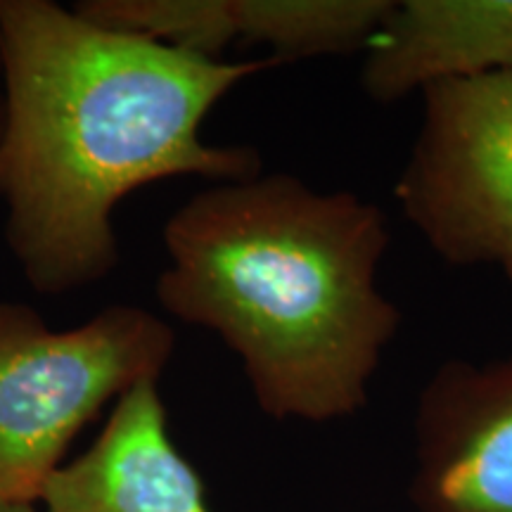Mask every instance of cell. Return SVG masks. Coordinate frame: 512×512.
<instances>
[{
	"instance_id": "cell-1",
	"label": "cell",
	"mask_w": 512,
	"mask_h": 512,
	"mask_svg": "<svg viewBox=\"0 0 512 512\" xmlns=\"http://www.w3.org/2000/svg\"><path fill=\"white\" fill-rule=\"evenodd\" d=\"M268 67L280 64L226 62L50 0H0V197L27 283L57 297L105 280L119 261L114 209L138 188L259 176V152L204 143L200 128Z\"/></svg>"
},
{
	"instance_id": "cell-2",
	"label": "cell",
	"mask_w": 512,
	"mask_h": 512,
	"mask_svg": "<svg viewBox=\"0 0 512 512\" xmlns=\"http://www.w3.org/2000/svg\"><path fill=\"white\" fill-rule=\"evenodd\" d=\"M157 299L223 339L259 408L330 422L363 411L401 328L377 285L389 223L354 192L287 174L214 183L164 226Z\"/></svg>"
},
{
	"instance_id": "cell-3",
	"label": "cell",
	"mask_w": 512,
	"mask_h": 512,
	"mask_svg": "<svg viewBox=\"0 0 512 512\" xmlns=\"http://www.w3.org/2000/svg\"><path fill=\"white\" fill-rule=\"evenodd\" d=\"M174 344L140 306L50 330L31 306L0 302V505L41 503L83 427L128 389L157 382Z\"/></svg>"
},
{
	"instance_id": "cell-4",
	"label": "cell",
	"mask_w": 512,
	"mask_h": 512,
	"mask_svg": "<svg viewBox=\"0 0 512 512\" xmlns=\"http://www.w3.org/2000/svg\"><path fill=\"white\" fill-rule=\"evenodd\" d=\"M411 155L396 178L403 216L453 266L512 280V72L425 88Z\"/></svg>"
},
{
	"instance_id": "cell-5",
	"label": "cell",
	"mask_w": 512,
	"mask_h": 512,
	"mask_svg": "<svg viewBox=\"0 0 512 512\" xmlns=\"http://www.w3.org/2000/svg\"><path fill=\"white\" fill-rule=\"evenodd\" d=\"M415 512H512V356L448 361L415 406Z\"/></svg>"
},
{
	"instance_id": "cell-6",
	"label": "cell",
	"mask_w": 512,
	"mask_h": 512,
	"mask_svg": "<svg viewBox=\"0 0 512 512\" xmlns=\"http://www.w3.org/2000/svg\"><path fill=\"white\" fill-rule=\"evenodd\" d=\"M394 0H88L76 10L138 34L221 57L230 43L268 46L278 64L366 48Z\"/></svg>"
},
{
	"instance_id": "cell-7",
	"label": "cell",
	"mask_w": 512,
	"mask_h": 512,
	"mask_svg": "<svg viewBox=\"0 0 512 512\" xmlns=\"http://www.w3.org/2000/svg\"><path fill=\"white\" fill-rule=\"evenodd\" d=\"M43 512H211L204 482L178 451L157 382L128 389L79 458L50 477Z\"/></svg>"
},
{
	"instance_id": "cell-8",
	"label": "cell",
	"mask_w": 512,
	"mask_h": 512,
	"mask_svg": "<svg viewBox=\"0 0 512 512\" xmlns=\"http://www.w3.org/2000/svg\"><path fill=\"white\" fill-rule=\"evenodd\" d=\"M512 72V0H394L361 91L392 105L434 83Z\"/></svg>"
},
{
	"instance_id": "cell-9",
	"label": "cell",
	"mask_w": 512,
	"mask_h": 512,
	"mask_svg": "<svg viewBox=\"0 0 512 512\" xmlns=\"http://www.w3.org/2000/svg\"><path fill=\"white\" fill-rule=\"evenodd\" d=\"M0 512H43L36 503H19V505H0Z\"/></svg>"
}]
</instances>
